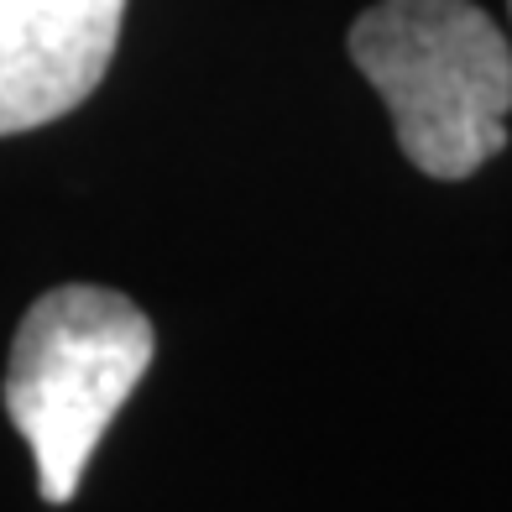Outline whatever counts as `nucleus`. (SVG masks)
Returning a JSON list of instances; mask_svg holds the SVG:
<instances>
[{
  "mask_svg": "<svg viewBox=\"0 0 512 512\" xmlns=\"http://www.w3.org/2000/svg\"><path fill=\"white\" fill-rule=\"evenodd\" d=\"M429 178H471L507 147L512 42L476 0H377L345 37Z\"/></svg>",
  "mask_w": 512,
  "mask_h": 512,
  "instance_id": "1",
  "label": "nucleus"
},
{
  "mask_svg": "<svg viewBox=\"0 0 512 512\" xmlns=\"http://www.w3.org/2000/svg\"><path fill=\"white\" fill-rule=\"evenodd\" d=\"M152 366V319L115 288L68 283L16 324L6 413L32 445L42 502H74L110 418Z\"/></svg>",
  "mask_w": 512,
  "mask_h": 512,
  "instance_id": "2",
  "label": "nucleus"
},
{
  "mask_svg": "<svg viewBox=\"0 0 512 512\" xmlns=\"http://www.w3.org/2000/svg\"><path fill=\"white\" fill-rule=\"evenodd\" d=\"M507 11H512V0H507Z\"/></svg>",
  "mask_w": 512,
  "mask_h": 512,
  "instance_id": "4",
  "label": "nucleus"
},
{
  "mask_svg": "<svg viewBox=\"0 0 512 512\" xmlns=\"http://www.w3.org/2000/svg\"><path fill=\"white\" fill-rule=\"evenodd\" d=\"M126 0H0V136L79 110L115 58Z\"/></svg>",
  "mask_w": 512,
  "mask_h": 512,
  "instance_id": "3",
  "label": "nucleus"
}]
</instances>
